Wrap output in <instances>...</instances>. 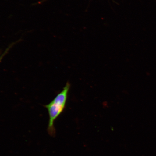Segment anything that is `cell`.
Returning <instances> with one entry per match:
<instances>
[{"instance_id":"7a4b0ae2","label":"cell","mask_w":156,"mask_h":156,"mask_svg":"<svg viewBox=\"0 0 156 156\" xmlns=\"http://www.w3.org/2000/svg\"><path fill=\"white\" fill-rule=\"evenodd\" d=\"M9 48L7 49V50H6V51L4 53H3V55H2L0 56V62L1 61V60L4 57V56L6 54H7V52L8 51V50H9Z\"/></svg>"},{"instance_id":"6da1fadb","label":"cell","mask_w":156,"mask_h":156,"mask_svg":"<svg viewBox=\"0 0 156 156\" xmlns=\"http://www.w3.org/2000/svg\"><path fill=\"white\" fill-rule=\"evenodd\" d=\"M70 87L71 84L68 82L61 92L56 95L53 100L44 106L48 112L49 121L47 131L51 136H55L54 122L65 108Z\"/></svg>"}]
</instances>
